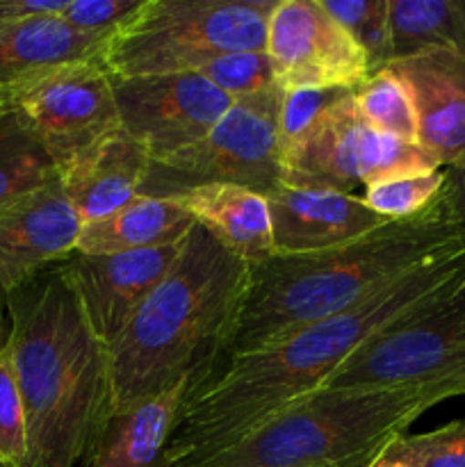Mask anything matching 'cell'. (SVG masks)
<instances>
[{
    "instance_id": "44dd1931",
    "label": "cell",
    "mask_w": 465,
    "mask_h": 467,
    "mask_svg": "<svg viewBox=\"0 0 465 467\" xmlns=\"http://www.w3.org/2000/svg\"><path fill=\"white\" fill-rule=\"evenodd\" d=\"M194 226L191 214L176 201L140 194L108 217L82 223L76 251L103 255L150 249L182 240Z\"/></svg>"
},
{
    "instance_id": "f546056e",
    "label": "cell",
    "mask_w": 465,
    "mask_h": 467,
    "mask_svg": "<svg viewBox=\"0 0 465 467\" xmlns=\"http://www.w3.org/2000/svg\"><path fill=\"white\" fill-rule=\"evenodd\" d=\"M349 91L354 89H283L281 114H278L281 146L304 135L331 105L345 99Z\"/></svg>"
},
{
    "instance_id": "30bf717a",
    "label": "cell",
    "mask_w": 465,
    "mask_h": 467,
    "mask_svg": "<svg viewBox=\"0 0 465 467\" xmlns=\"http://www.w3.org/2000/svg\"><path fill=\"white\" fill-rule=\"evenodd\" d=\"M7 109L53 158L59 176L82 153L121 130L114 80L100 59L71 62L14 82Z\"/></svg>"
},
{
    "instance_id": "7a4b0ae2",
    "label": "cell",
    "mask_w": 465,
    "mask_h": 467,
    "mask_svg": "<svg viewBox=\"0 0 465 467\" xmlns=\"http://www.w3.org/2000/svg\"><path fill=\"white\" fill-rule=\"evenodd\" d=\"M5 301L12 322L5 345L26 409V467H76L114 415L108 347L57 265Z\"/></svg>"
},
{
    "instance_id": "7402d4cb",
    "label": "cell",
    "mask_w": 465,
    "mask_h": 467,
    "mask_svg": "<svg viewBox=\"0 0 465 467\" xmlns=\"http://www.w3.org/2000/svg\"><path fill=\"white\" fill-rule=\"evenodd\" d=\"M390 62L438 48L465 50V0H388Z\"/></svg>"
},
{
    "instance_id": "e575fe53",
    "label": "cell",
    "mask_w": 465,
    "mask_h": 467,
    "mask_svg": "<svg viewBox=\"0 0 465 467\" xmlns=\"http://www.w3.org/2000/svg\"><path fill=\"white\" fill-rule=\"evenodd\" d=\"M5 108H7V99H5V91H0V114L5 112Z\"/></svg>"
},
{
    "instance_id": "2e32d148",
    "label": "cell",
    "mask_w": 465,
    "mask_h": 467,
    "mask_svg": "<svg viewBox=\"0 0 465 467\" xmlns=\"http://www.w3.org/2000/svg\"><path fill=\"white\" fill-rule=\"evenodd\" d=\"M276 255H305L349 244L388 219L365 205L363 196L281 185L267 194Z\"/></svg>"
},
{
    "instance_id": "e0dca14e",
    "label": "cell",
    "mask_w": 465,
    "mask_h": 467,
    "mask_svg": "<svg viewBox=\"0 0 465 467\" xmlns=\"http://www.w3.org/2000/svg\"><path fill=\"white\" fill-rule=\"evenodd\" d=\"M149 167V153L121 128L68 164L59 182L80 222L89 223L140 196Z\"/></svg>"
},
{
    "instance_id": "836d02e7",
    "label": "cell",
    "mask_w": 465,
    "mask_h": 467,
    "mask_svg": "<svg viewBox=\"0 0 465 467\" xmlns=\"http://www.w3.org/2000/svg\"><path fill=\"white\" fill-rule=\"evenodd\" d=\"M367 467H408V465L401 463V461H397V459H390V456L381 454L378 459H374Z\"/></svg>"
},
{
    "instance_id": "3957f363",
    "label": "cell",
    "mask_w": 465,
    "mask_h": 467,
    "mask_svg": "<svg viewBox=\"0 0 465 467\" xmlns=\"http://www.w3.org/2000/svg\"><path fill=\"white\" fill-rule=\"evenodd\" d=\"M249 265L196 223L181 255L108 349L114 413L217 368Z\"/></svg>"
},
{
    "instance_id": "4fadbf2b",
    "label": "cell",
    "mask_w": 465,
    "mask_h": 467,
    "mask_svg": "<svg viewBox=\"0 0 465 467\" xmlns=\"http://www.w3.org/2000/svg\"><path fill=\"white\" fill-rule=\"evenodd\" d=\"M190 235V233H187ZM187 237L171 244L121 254H71L57 269L71 285L87 324L105 347H112L137 310L181 255Z\"/></svg>"
},
{
    "instance_id": "277c9868",
    "label": "cell",
    "mask_w": 465,
    "mask_h": 467,
    "mask_svg": "<svg viewBox=\"0 0 465 467\" xmlns=\"http://www.w3.org/2000/svg\"><path fill=\"white\" fill-rule=\"evenodd\" d=\"M465 240L431 210L305 255H274L249 269L222 358L249 354L301 327L354 308L395 278Z\"/></svg>"
},
{
    "instance_id": "f1b7e54d",
    "label": "cell",
    "mask_w": 465,
    "mask_h": 467,
    "mask_svg": "<svg viewBox=\"0 0 465 467\" xmlns=\"http://www.w3.org/2000/svg\"><path fill=\"white\" fill-rule=\"evenodd\" d=\"M0 459L14 467H26L27 461L26 409L7 345L0 349Z\"/></svg>"
},
{
    "instance_id": "9a60e30c",
    "label": "cell",
    "mask_w": 465,
    "mask_h": 467,
    "mask_svg": "<svg viewBox=\"0 0 465 467\" xmlns=\"http://www.w3.org/2000/svg\"><path fill=\"white\" fill-rule=\"evenodd\" d=\"M413 99L418 144L442 169L465 158V50L438 48L388 64Z\"/></svg>"
},
{
    "instance_id": "1f68e13d",
    "label": "cell",
    "mask_w": 465,
    "mask_h": 467,
    "mask_svg": "<svg viewBox=\"0 0 465 467\" xmlns=\"http://www.w3.org/2000/svg\"><path fill=\"white\" fill-rule=\"evenodd\" d=\"M445 226L465 233V158L454 167L445 169V182L440 194L429 205Z\"/></svg>"
},
{
    "instance_id": "4dcf8cb0",
    "label": "cell",
    "mask_w": 465,
    "mask_h": 467,
    "mask_svg": "<svg viewBox=\"0 0 465 467\" xmlns=\"http://www.w3.org/2000/svg\"><path fill=\"white\" fill-rule=\"evenodd\" d=\"M140 5L141 0H68L59 18L73 30L108 39Z\"/></svg>"
},
{
    "instance_id": "6da1fadb",
    "label": "cell",
    "mask_w": 465,
    "mask_h": 467,
    "mask_svg": "<svg viewBox=\"0 0 465 467\" xmlns=\"http://www.w3.org/2000/svg\"><path fill=\"white\" fill-rule=\"evenodd\" d=\"M465 278V240L433 255L354 308L223 360L194 379L164 467H201L292 401L319 390L377 333Z\"/></svg>"
},
{
    "instance_id": "d4e9b609",
    "label": "cell",
    "mask_w": 465,
    "mask_h": 467,
    "mask_svg": "<svg viewBox=\"0 0 465 467\" xmlns=\"http://www.w3.org/2000/svg\"><path fill=\"white\" fill-rule=\"evenodd\" d=\"M442 182H445V169L386 178L365 187L363 201L378 217L399 222L422 214L440 194Z\"/></svg>"
},
{
    "instance_id": "8fae6325",
    "label": "cell",
    "mask_w": 465,
    "mask_h": 467,
    "mask_svg": "<svg viewBox=\"0 0 465 467\" xmlns=\"http://www.w3.org/2000/svg\"><path fill=\"white\" fill-rule=\"evenodd\" d=\"M264 53L281 89H356L372 76L365 50L319 0H276Z\"/></svg>"
},
{
    "instance_id": "484cf974",
    "label": "cell",
    "mask_w": 465,
    "mask_h": 467,
    "mask_svg": "<svg viewBox=\"0 0 465 467\" xmlns=\"http://www.w3.org/2000/svg\"><path fill=\"white\" fill-rule=\"evenodd\" d=\"M319 3L358 41L367 55L372 73L390 64L388 0H319Z\"/></svg>"
},
{
    "instance_id": "cb8c5ba5",
    "label": "cell",
    "mask_w": 465,
    "mask_h": 467,
    "mask_svg": "<svg viewBox=\"0 0 465 467\" xmlns=\"http://www.w3.org/2000/svg\"><path fill=\"white\" fill-rule=\"evenodd\" d=\"M354 108L365 126L378 135L418 144V114L404 82L388 67L378 68L351 91Z\"/></svg>"
},
{
    "instance_id": "83f0119b",
    "label": "cell",
    "mask_w": 465,
    "mask_h": 467,
    "mask_svg": "<svg viewBox=\"0 0 465 467\" xmlns=\"http://www.w3.org/2000/svg\"><path fill=\"white\" fill-rule=\"evenodd\" d=\"M199 73L208 78L217 89H222L228 99H232V103L276 87V76L264 50H240V53L222 55L205 64Z\"/></svg>"
},
{
    "instance_id": "603a6c76",
    "label": "cell",
    "mask_w": 465,
    "mask_h": 467,
    "mask_svg": "<svg viewBox=\"0 0 465 467\" xmlns=\"http://www.w3.org/2000/svg\"><path fill=\"white\" fill-rule=\"evenodd\" d=\"M59 171L44 146L5 108L0 114V205L53 185Z\"/></svg>"
},
{
    "instance_id": "ac0fdd59",
    "label": "cell",
    "mask_w": 465,
    "mask_h": 467,
    "mask_svg": "<svg viewBox=\"0 0 465 467\" xmlns=\"http://www.w3.org/2000/svg\"><path fill=\"white\" fill-rule=\"evenodd\" d=\"M171 201L249 267L276 255L267 196L240 185H203Z\"/></svg>"
},
{
    "instance_id": "7c38bea8",
    "label": "cell",
    "mask_w": 465,
    "mask_h": 467,
    "mask_svg": "<svg viewBox=\"0 0 465 467\" xmlns=\"http://www.w3.org/2000/svg\"><path fill=\"white\" fill-rule=\"evenodd\" d=\"M114 99L121 128L150 162L203 140L232 105L201 73L114 80Z\"/></svg>"
},
{
    "instance_id": "d6a6232c",
    "label": "cell",
    "mask_w": 465,
    "mask_h": 467,
    "mask_svg": "<svg viewBox=\"0 0 465 467\" xmlns=\"http://www.w3.org/2000/svg\"><path fill=\"white\" fill-rule=\"evenodd\" d=\"M68 0H0V23L35 16H62Z\"/></svg>"
},
{
    "instance_id": "4316f807",
    "label": "cell",
    "mask_w": 465,
    "mask_h": 467,
    "mask_svg": "<svg viewBox=\"0 0 465 467\" xmlns=\"http://www.w3.org/2000/svg\"><path fill=\"white\" fill-rule=\"evenodd\" d=\"M383 454L408 467H465V420L415 436L404 433Z\"/></svg>"
},
{
    "instance_id": "8d00e7d4",
    "label": "cell",
    "mask_w": 465,
    "mask_h": 467,
    "mask_svg": "<svg viewBox=\"0 0 465 467\" xmlns=\"http://www.w3.org/2000/svg\"><path fill=\"white\" fill-rule=\"evenodd\" d=\"M0 349H3V345H0Z\"/></svg>"
},
{
    "instance_id": "ba28073f",
    "label": "cell",
    "mask_w": 465,
    "mask_h": 467,
    "mask_svg": "<svg viewBox=\"0 0 465 467\" xmlns=\"http://www.w3.org/2000/svg\"><path fill=\"white\" fill-rule=\"evenodd\" d=\"M281 87L235 100L201 141L153 160L140 194L173 199L203 185H240L267 196L281 182Z\"/></svg>"
},
{
    "instance_id": "d6986e66",
    "label": "cell",
    "mask_w": 465,
    "mask_h": 467,
    "mask_svg": "<svg viewBox=\"0 0 465 467\" xmlns=\"http://www.w3.org/2000/svg\"><path fill=\"white\" fill-rule=\"evenodd\" d=\"M191 383V377L182 379L169 390L114 413L87 459L89 467H164V451Z\"/></svg>"
},
{
    "instance_id": "ffe728a7",
    "label": "cell",
    "mask_w": 465,
    "mask_h": 467,
    "mask_svg": "<svg viewBox=\"0 0 465 467\" xmlns=\"http://www.w3.org/2000/svg\"><path fill=\"white\" fill-rule=\"evenodd\" d=\"M105 41V36L73 30L59 16L0 23V91L62 64L100 59Z\"/></svg>"
},
{
    "instance_id": "d590c367",
    "label": "cell",
    "mask_w": 465,
    "mask_h": 467,
    "mask_svg": "<svg viewBox=\"0 0 465 467\" xmlns=\"http://www.w3.org/2000/svg\"><path fill=\"white\" fill-rule=\"evenodd\" d=\"M0 467H14V465H9L7 461H3V459H0Z\"/></svg>"
},
{
    "instance_id": "8992f818",
    "label": "cell",
    "mask_w": 465,
    "mask_h": 467,
    "mask_svg": "<svg viewBox=\"0 0 465 467\" xmlns=\"http://www.w3.org/2000/svg\"><path fill=\"white\" fill-rule=\"evenodd\" d=\"M276 0H141L108 36L100 64L112 80L199 73L240 50H264Z\"/></svg>"
},
{
    "instance_id": "52a82bcc",
    "label": "cell",
    "mask_w": 465,
    "mask_h": 467,
    "mask_svg": "<svg viewBox=\"0 0 465 467\" xmlns=\"http://www.w3.org/2000/svg\"><path fill=\"white\" fill-rule=\"evenodd\" d=\"M322 388H408L433 406L465 395V278L377 333Z\"/></svg>"
},
{
    "instance_id": "5bb4252c",
    "label": "cell",
    "mask_w": 465,
    "mask_h": 467,
    "mask_svg": "<svg viewBox=\"0 0 465 467\" xmlns=\"http://www.w3.org/2000/svg\"><path fill=\"white\" fill-rule=\"evenodd\" d=\"M80 231L59 181L0 205V295H12L76 254Z\"/></svg>"
},
{
    "instance_id": "5b68a950",
    "label": "cell",
    "mask_w": 465,
    "mask_h": 467,
    "mask_svg": "<svg viewBox=\"0 0 465 467\" xmlns=\"http://www.w3.org/2000/svg\"><path fill=\"white\" fill-rule=\"evenodd\" d=\"M429 409L408 388H319L201 467H367Z\"/></svg>"
},
{
    "instance_id": "9c48e42d",
    "label": "cell",
    "mask_w": 465,
    "mask_h": 467,
    "mask_svg": "<svg viewBox=\"0 0 465 467\" xmlns=\"http://www.w3.org/2000/svg\"><path fill=\"white\" fill-rule=\"evenodd\" d=\"M442 169L419 144L378 135L365 126L349 94L326 109L304 135L281 146V182L354 194L386 178Z\"/></svg>"
}]
</instances>
